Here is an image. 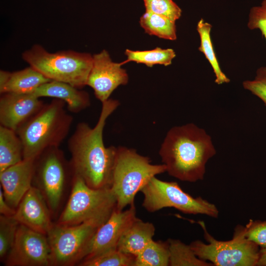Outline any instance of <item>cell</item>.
I'll return each instance as SVG.
<instances>
[{"mask_svg": "<svg viewBox=\"0 0 266 266\" xmlns=\"http://www.w3.org/2000/svg\"><path fill=\"white\" fill-rule=\"evenodd\" d=\"M50 212L39 189L32 186L20 202L13 216L19 224L46 235L53 225Z\"/></svg>", "mask_w": 266, "mask_h": 266, "instance_id": "cell-15", "label": "cell"}, {"mask_svg": "<svg viewBox=\"0 0 266 266\" xmlns=\"http://www.w3.org/2000/svg\"><path fill=\"white\" fill-rule=\"evenodd\" d=\"M198 223L202 229L204 238L207 242L204 243L197 240L190 244L198 258L209 261L216 266H256L260 248L246 238L243 226H236L232 239L220 241L208 232L203 221Z\"/></svg>", "mask_w": 266, "mask_h": 266, "instance_id": "cell-6", "label": "cell"}, {"mask_svg": "<svg viewBox=\"0 0 266 266\" xmlns=\"http://www.w3.org/2000/svg\"><path fill=\"white\" fill-rule=\"evenodd\" d=\"M118 100L109 99L102 103L97 123L91 128L80 122L68 140L73 174L78 175L91 188H111L117 147H106L103 131L107 119L119 105Z\"/></svg>", "mask_w": 266, "mask_h": 266, "instance_id": "cell-1", "label": "cell"}, {"mask_svg": "<svg viewBox=\"0 0 266 266\" xmlns=\"http://www.w3.org/2000/svg\"><path fill=\"white\" fill-rule=\"evenodd\" d=\"M135 257L117 249L82 261L80 266H134Z\"/></svg>", "mask_w": 266, "mask_h": 266, "instance_id": "cell-26", "label": "cell"}, {"mask_svg": "<svg viewBox=\"0 0 266 266\" xmlns=\"http://www.w3.org/2000/svg\"><path fill=\"white\" fill-rule=\"evenodd\" d=\"M110 215L74 225L53 224L46 234L51 249L52 266L77 264L81 253L92 236Z\"/></svg>", "mask_w": 266, "mask_h": 266, "instance_id": "cell-9", "label": "cell"}, {"mask_svg": "<svg viewBox=\"0 0 266 266\" xmlns=\"http://www.w3.org/2000/svg\"><path fill=\"white\" fill-rule=\"evenodd\" d=\"M35 160L36 159H23L0 172V187L5 200L14 209L32 186Z\"/></svg>", "mask_w": 266, "mask_h": 266, "instance_id": "cell-16", "label": "cell"}, {"mask_svg": "<svg viewBox=\"0 0 266 266\" xmlns=\"http://www.w3.org/2000/svg\"><path fill=\"white\" fill-rule=\"evenodd\" d=\"M216 153L210 136L193 123L170 129L159 151L168 174L189 182L203 179L206 164Z\"/></svg>", "mask_w": 266, "mask_h": 266, "instance_id": "cell-2", "label": "cell"}, {"mask_svg": "<svg viewBox=\"0 0 266 266\" xmlns=\"http://www.w3.org/2000/svg\"><path fill=\"white\" fill-rule=\"evenodd\" d=\"M65 103L54 99L17 130L23 145V159H36L46 149L59 147L67 136L73 117L65 110Z\"/></svg>", "mask_w": 266, "mask_h": 266, "instance_id": "cell-3", "label": "cell"}, {"mask_svg": "<svg viewBox=\"0 0 266 266\" xmlns=\"http://www.w3.org/2000/svg\"><path fill=\"white\" fill-rule=\"evenodd\" d=\"M22 57L30 66L46 77L78 89L87 85L93 65L90 54L72 51L51 53L39 45L25 52Z\"/></svg>", "mask_w": 266, "mask_h": 266, "instance_id": "cell-5", "label": "cell"}, {"mask_svg": "<svg viewBox=\"0 0 266 266\" xmlns=\"http://www.w3.org/2000/svg\"><path fill=\"white\" fill-rule=\"evenodd\" d=\"M38 98L51 97L61 100L67 105L68 110L78 113L90 105L88 93L66 83L51 80L37 88L33 93Z\"/></svg>", "mask_w": 266, "mask_h": 266, "instance_id": "cell-17", "label": "cell"}, {"mask_svg": "<svg viewBox=\"0 0 266 266\" xmlns=\"http://www.w3.org/2000/svg\"><path fill=\"white\" fill-rule=\"evenodd\" d=\"M139 23L149 35L170 40L177 38L175 22L164 15L145 12L140 17Z\"/></svg>", "mask_w": 266, "mask_h": 266, "instance_id": "cell-22", "label": "cell"}, {"mask_svg": "<svg viewBox=\"0 0 266 266\" xmlns=\"http://www.w3.org/2000/svg\"><path fill=\"white\" fill-rule=\"evenodd\" d=\"M23 158V145L16 132L0 125V172Z\"/></svg>", "mask_w": 266, "mask_h": 266, "instance_id": "cell-20", "label": "cell"}, {"mask_svg": "<svg viewBox=\"0 0 266 266\" xmlns=\"http://www.w3.org/2000/svg\"><path fill=\"white\" fill-rule=\"evenodd\" d=\"M167 240H151L135 257L134 266H168Z\"/></svg>", "mask_w": 266, "mask_h": 266, "instance_id": "cell-23", "label": "cell"}, {"mask_svg": "<svg viewBox=\"0 0 266 266\" xmlns=\"http://www.w3.org/2000/svg\"><path fill=\"white\" fill-rule=\"evenodd\" d=\"M19 223L14 216H0V258L5 259L11 249Z\"/></svg>", "mask_w": 266, "mask_h": 266, "instance_id": "cell-27", "label": "cell"}, {"mask_svg": "<svg viewBox=\"0 0 266 266\" xmlns=\"http://www.w3.org/2000/svg\"><path fill=\"white\" fill-rule=\"evenodd\" d=\"M245 236L260 248L266 247V220H250L244 227Z\"/></svg>", "mask_w": 266, "mask_h": 266, "instance_id": "cell-29", "label": "cell"}, {"mask_svg": "<svg viewBox=\"0 0 266 266\" xmlns=\"http://www.w3.org/2000/svg\"><path fill=\"white\" fill-rule=\"evenodd\" d=\"M16 212V209L11 207L6 201L2 189L0 187V213L1 215L13 216Z\"/></svg>", "mask_w": 266, "mask_h": 266, "instance_id": "cell-32", "label": "cell"}, {"mask_svg": "<svg viewBox=\"0 0 266 266\" xmlns=\"http://www.w3.org/2000/svg\"><path fill=\"white\" fill-rule=\"evenodd\" d=\"M116 206V199L111 188H91L80 177L74 174L71 194L57 224L74 225L109 215Z\"/></svg>", "mask_w": 266, "mask_h": 266, "instance_id": "cell-7", "label": "cell"}, {"mask_svg": "<svg viewBox=\"0 0 266 266\" xmlns=\"http://www.w3.org/2000/svg\"><path fill=\"white\" fill-rule=\"evenodd\" d=\"M35 177L51 212L60 204L66 178L65 160L59 147L49 148L35 160Z\"/></svg>", "mask_w": 266, "mask_h": 266, "instance_id": "cell-10", "label": "cell"}, {"mask_svg": "<svg viewBox=\"0 0 266 266\" xmlns=\"http://www.w3.org/2000/svg\"><path fill=\"white\" fill-rule=\"evenodd\" d=\"M137 219L134 204L125 210L119 211L115 207L108 219L92 236L81 253L77 264L83 260L117 249L124 232Z\"/></svg>", "mask_w": 266, "mask_h": 266, "instance_id": "cell-12", "label": "cell"}, {"mask_svg": "<svg viewBox=\"0 0 266 266\" xmlns=\"http://www.w3.org/2000/svg\"><path fill=\"white\" fill-rule=\"evenodd\" d=\"M212 26L209 23L200 19L197 26V30L200 38L199 50L205 56L210 64L215 76V82L218 85L230 82V79L222 71L214 51L210 36Z\"/></svg>", "mask_w": 266, "mask_h": 266, "instance_id": "cell-21", "label": "cell"}, {"mask_svg": "<svg viewBox=\"0 0 266 266\" xmlns=\"http://www.w3.org/2000/svg\"><path fill=\"white\" fill-rule=\"evenodd\" d=\"M125 54L127 58L121 63L122 65L130 62H134L143 64L148 67L156 65L169 66L171 64L172 60L176 56L175 52L172 49H162L160 47L145 51L126 49Z\"/></svg>", "mask_w": 266, "mask_h": 266, "instance_id": "cell-24", "label": "cell"}, {"mask_svg": "<svg viewBox=\"0 0 266 266\" xmlns=\"http://www.w3.org/2000/svg\"><path fill=\"white\" fill-rule=\"evenodd\" d=\"M44 105L33 93L2 94L0 98V125L15 132Z\"/></svg>", "mask_w": 266, "mask_h": 266, "instance_id": "cell-14", "label": "cell"}, {"mask_svg": "<svg viewBox=\"0 0 266 266\" xmlns=\"http://www.w3.org/2000/svg\"><path fill=\"white\" fill-rule=\"evenodd\" d=\"M169 251L170 266H212L208 263L198 258L187 245L178 239L169 238L167 240Z\"/></svg>", "mask_w": 266, "mask_h": 266, "instance_id": "cell-25", "label": "cell"}, {"mask_svg": "<svg viewBox=\"0 0 266 266\" xmlns=\"http://www.w3.org/2000/svg\"><path fill=\"white\" fill-rule=\"evenodd\" d=\"M166 171L164 164L153 165L148 157L133 149L117 147L111 186L116 199V208L122 211L134 204L136 195L150 180Z\"/></svg>", "mask_w": 266, "mask_h": 266, "instance_id": "cell-4", "label": "cell"}, {"mask_svg": "<svg viewBox=\"0 0 266 266\" xmlns=\"http://www.w3.org/2000/svg\"><path fill=\"white\" fill-rule=\"evenodd\" d=\"M243 88L260 99L266 106V66L259 68L254 79L243 82Z\"/></svg>", "mask_w": 266, "mask_h": 266, "instance_id": "cell-30", "label": "cell"}, {"mask_svg": "<svg viewBox=\"0 0 266 266\" xmlns=\"http://www.w3.org/2000/svg\"><path fill=\"white\" fill-rule=\"evenodd\" d=\"M247 27L251 30H260L266 42V0H264L260 5L251 9Z\"/></svg>", "mask_w": 266, "mask_h": 266, "instance_id": "cell-31", "label": "cell"}, {"mask_svg": "<svg viewBox=\"0 0 266 266\" xmlns=\"http://www.w3.org/2000/svg\"><path fill=\"white\" fill-rule=\"evenodd\" d=\"M122 65L112 62L105 50L93 55L87 85L94 90L96 97L101 103L108 100L118 86L128 83L129 76Z\"/></svg>", "mask_w": 266, "mask_h": 266, "instance_id": "cell-13", "label": "cell"}, {"mask_svg": "<svg viewBox=\"0 0 266 266\" xmlns=\"http://www.w3.org/2000/svg\"><path fill=\"white\" fill-rule=\"evenodd\" d=\"M50 81L31 66L13 72L0 70V92L1 94L32 93L42 84Z\"/></svg>", "mask_w": 266, "mask_h": 266, "instance_id": "cell-18", "label": "cell"}, {"mask_svg": "<svg viewBox=\"0 0 266 266\" xmlns=\"http://www.w3.org/2000/svg\"><path fill=\"white\" fill-rule=\"evenodd\" d=\"M142 206L154 213L166 207H173L185 214H203L217 218L219 211L214 204L200 197L194 198L184 192L176 182L152 178L141 189Z\"/></svg>", "mask_w": 266, "mask_h": 266, "instance_id": "cell-8", "label": "cell"}, {"mask_svg": "<svg viewBox=\"0 0 266 266\" xmlns=\"http://www.w3.org/2000/svg\"><path fill=\"white\" fill-rule=\"evenodd\" d=\"M6 266H51L52 257L47 235L19 224L14 243L5 258Z\"/></svg>", "mask_w": 266, "mask_h": 266, "instance_id": "cell-11", "label": "cell"}, {"mask_svg": "<svg viewBox=\"0 0 266 266\" xmlns=\"http://www.w3.org/2000/svg\"><path fill=\"white\" fill-rule=\"evenodd\" d=\"M256 266H266V247L260 248Z\"/></svg>", "mask_w": 266, "mask_h": 266, "instance_id": "cell-33", "label": "cell"}, {"mask_svg": "<svg viewBox=\"0 0 266 266\" xmlns=\"http://www.w3.org/2000/svg\"><path fill=\"white\" fill-rule=\"evenodd\" d=\"M155 227L149 222L138 218L124 232L117 249L136 257L153 240Z\"/></svg>", "mask_w": 266, "mask_h": 266, "instance_id": "cell-19", "label": "cell"}, {"mask_svg": "<svg viewBox=\"0 0 266 266\" xmlns=\"http://www.w3.org/2000/svg\"><path fill=\"white\" fill-rule=\"evenodd\" d=\"M146 12L164 15L173 21L179 19L181 8L172 0H143Z\"/></svg>", "mask_w": 266, "mask_h": 266, "instance_id": "cell-28", "label": "cell"}]
</instances>
